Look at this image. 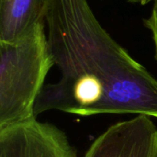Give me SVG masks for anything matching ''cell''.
I'll list each match as a JSON object with an SVG mask.
<instances>
[{"instance_id": "6da1fadb", "label": "cell", "mask_w": 157, "mask_h": 157, "mask_svg": "<svg viewBox=\"0 0 157 157\" xmlns=\"http://www.w3.org/2000/svg\"><path fill=\"white\" fill-rule=\"evenodd\" d=\"M45 22L61 79L44 86L35 116L59 110L157 118V80L101 26L87 0H50Z\"/></svg>"}, {"instance_id": "7a4b0ae2", "label": "cell", "mask_w": 157, "mask_h": 157, "mask_svg": "<svg viewBox=\"0 0 157 157\" xmlns=\"http://www.w3.org/2000/svg\"><path fill=\"white\" fill-rule=\"evenodd\" d=\"M53 65L44 22L0 41V129L36 118L34 107Z\"/></svg>"}, {"instance_id": "3957f363", "label": "cell", "mask_w": 157, "mask_h": 157, "mask_svg": "<svg viewBox=\"0 0 157 157\" xmlns=\"http://www.w3.org/2000/svg\"><path fill=\"white\" fill-rule=\"evenodd\" d=\"M0 157H77L66 134L36 118L0 129Z\"/></svg>"}, {"instance_id": "277c9868", "label": "cell", "mask_w": 157, "mask_h": 157, "mask_svg": "<svg viewBox=\"0 0 157 157\" xmlns=\"http://www.w3.org/2000/svg\"><path fill=\"white\" fill-rule=\"evenodd\" d=\"M85 157H157V128L149 116L116 123L98 136Z\"/></svg>"}, {"instance_id": "5b68a950", "label": "cell", "mask_w": 157, "mask_h": 157, "mask_svg": "<svg viewBox=\"0 0 157 157\" xmlns=\"http://www.w3.org/2000/svg\"><path fill=\"white\" fill-rule=\"evenodd\" d=\"M50 0H0V41H13L44 22Z\"/></svg>"}, {"instance_id": "8992f818", "label": "cell", "mask_w": 157, "mask_h": 157, "mask_svg": "<svg viewBox=\"0 0 157 157\" xmlns=\"http://www.w3.org/2000/svg\"><path fill=\"white\" fill-rule=\"evenodd\" d=\"M144 25L151 31L152 38L155 43V59L157 60V2L154 4L153 9L151 11V15L148 18L144 19Z\"/></svg>"}, {"instance_id": "52a82bcc", "label": "cell", "mask_w": 157, "mask_h": 157, "mask_svg": "<svg viewBox=\"0 0 157 157\" xmlns=\"http://www.w3.org/2000/svg\"><path fill=\"white\" fill-rule=\"evenodd\" d=\"M128 2L130 3H136V4H141V5H146V4H149L151 2H154L155 3L157 2V0H127Z\"/></svg>"}]
</instances>
